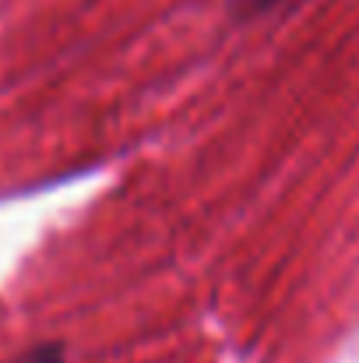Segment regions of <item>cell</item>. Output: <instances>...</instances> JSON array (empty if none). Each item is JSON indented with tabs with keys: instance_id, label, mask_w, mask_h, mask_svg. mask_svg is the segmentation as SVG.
Segmentation results:
<instances>
[{
	"instance_id": "1",
	"label": "cell",
	"mask_w": 359,
	"mask_h": 363,
	"mask_svg": "<svg viewBox=\"0 0 359 363\" xmlns=\"http://www.w3.org/2000/svg\"><path fill=\"white\" fill-rule=\"evenodd\" d=\"M21 363H64V360H60V350H57V346H42V350L28 353Z\"/></svg>"
},
{
	"instance_id": "2",
	"label": "cell",
	"mask_w": 359,
	"mask_h": 363,
	"mask_svg": "<svg viewBox=\"0 0 359 363\" xmlns=\"http://www.w3.org/2000/svg\"><path fill=\"white\" fill-rule=\"evenodd\" d=\"M237 7H243V11H261V7H271L275 0H233Z\"/></svg>"
}]
</instances>
